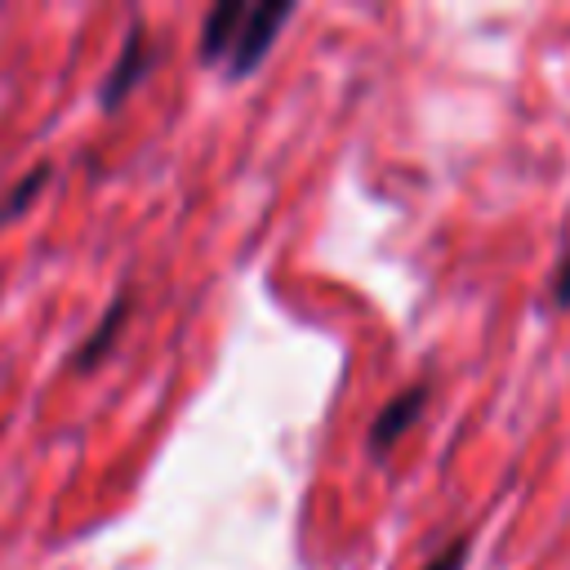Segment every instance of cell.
I'll return each instance as SVG.
<instances>
[{"mask_svg": "<svg viewBox=\"0 0 570 570\" xmlns=\"http://www.w3.org/2000/svg\"><path fill=\"white\" fill-rule=\"evenodd\" d=\"M147 67H151V45H147V31L134 22L129 36H125V45H120V53H116V62H111V71H107V80H102V89H98V102L107 111L120 107L125 94L147 76Z\"/></svg>", "mask_w": 570, "mask_h": 570, "instance_id": "obj_2", "label": "cell"}, {"mask_svg": "<svg viewBox=\"0 0 570 570\" xmlns=\"http://www.w3.org/2000/svg\"><path fill=\"white\" fill-rule=\"evenodd\" d=\"M552 294H557V303H570V249H566V258H561V267L552 276Z\"/></svg>", "mask_w": 570, "mask_h": 570, "instance_id": "obj_8", "label": "cell"}, {"mask_svg": "<svg viewBox=\"0 0 570 570\" xmlns=\"http://www.w3.org/2000/svg\"><path fill=\"white\" fill-rule=\"evenodd\" d=\"M125 312H129V294H120V298L102 312V321L94 325V334L76 347V370H89V365H98V361H102V352L116 343V334H120V325H125Z\"/></svg>", "mask_w": 570, "mask_h": 570, "instance_id": "obj_5", "label": "cell"}, {"mask_svg": "<svg viewBox=\"0 0 570 570\" xmlns=\"http://www.w3.org/2000/svg\"><path fill=\"white\" fill-rule=\"evenodd\" d=\"M245 18H249V4H240V0H223V4H214V9L205 13V22H200V58L214 62V58L232 53V45H236Z\"/></svg>", "mask_w": 570, "mask_h": 570, "instance_id": "obj_4", "label": "cell"}, {"mask_svg": "<svg viewBox=\"0 0 570 570\" xmlns=\"http://www.w3.org/2000/svg\"><path fill=\"white\" fill-rule=\"evenodd\" d=\"M428 405V387L423 383H410L405 392H396L370 423V454H383L387 445H396L405 436V428H414V419L423 414Z\"/></svg>", "mask_w": 570, "mask_h": 570, "instance_id": "obj_3", "label": "cell"}, {"mask_svg": "<svg viewBox=\"0 0 570 570\" xmlns=\"http://www.w3.org/2000/svg\"><path fill=\"white\" fill-rule=\"evenodd\" d=\"M289 13H294L289 4H249V18H245V27H240V36L227 53V76L232 80L249 76L267 58V49L276 45V31L289 22Z\"/></svg>", "mask_w": 570, "mask_h": 570, "instance_id": "obj_1", "label": "cell"}, {"mask_svg": "<svg viewBox=\"0 0 570 570\" xmlns=\"http://www.w3.org/2000/svg\"><path fill=\"white\" fill-rule=\"evenodd\" d=\"M468 552H472V543H468V539H454V543H445V548H441L423 570H463Z\"/></svg>", "mask_w": 570, "mask_h": 570, "instance_id": "obj_7", "label": "cell"}, {"mask_svg": "<svg viewBox=\"0 0 570 570\" xmlns=\"http://www.w3.org/2000/svg\"><path fill=\"white\" fill-rule=\"evenodd\" d=\"M45 178H49V165L27 169V174H22V183H13V187H9V196L0 200V223H4V218H13V214H22V209L36 200V191L45 187Z\"/></svg>", "mask_w": 570, "mask_h": 570, "instance_id": "obj_6", "label": "cell"}]
</instances>
